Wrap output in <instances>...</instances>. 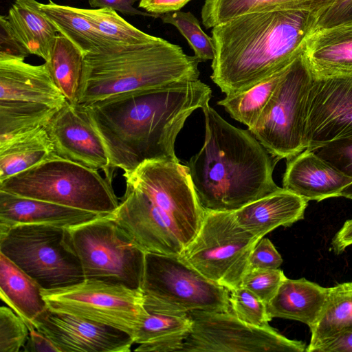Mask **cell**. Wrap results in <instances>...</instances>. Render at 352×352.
Listing matches in <instances>:
<instances>
[{"label": "cell", "mask_w": 352, "mask_h": 352, "mask_svg": "<svg viewBox=\"0 0 352 352\" xmlns=\"http://www.w3.org/2000/svg\"><path fill=\"white\" fill-rule=\"evenodd\" d=\"M211 97L210 87L198 78L84 105L104 144L112 171L125 173L146 160L179 162L175 153L177 136L192 113Z\"/></svg>", "instance_id": "1"}, {"label": "cell", "mask_w": 352, "mask_h": 352, "mask_svg": "<svg viewBox=\"0 0 352 352\" xmlns=\"http://www.w3.org/2000/svg\"><path fill=\"white\" fill-rule=\"evenodd\" d=\"M318 16L307 10L259 12L215 25L211 79L233 95L283 69L303 53Z\"/></svg>", "instance_id": "2"}, {"label": "cell", "mask_w": 352, "mask_h": 352, "mask_svg": "<svg viewBox=\"0 0 352 352\" xmlns=\"http://www.w3.org/2000/svg\"><path fill=\"white\" fill-rule=\"evenodd\" d=\"M201 109L204 143L187 166L203 208L235 211L278 190L276 162L250 131L226 122L209 102Z\"/></svg>", "instance_id": "3"}, {"label": "cell", "mask_w": 352, "mask_h": 352, "mask_svg": "<svg viewBox=\"0 0 352 352\" xmlns=\"http://www.w3.org/2000/svg\"><path fill=\"white\" fill-rule=\"evenodd\" d=\"M197 57L164 38L144 44L120 45L84 56L78 103L91 104L124 94L196 80Z\"/></svg>", "instance_id": "4"}, {"label": "cell", "mask_w": 352, "mask_h": 352, "mask_svg": "<svg viewBox=\"0 0 352 352\" xmlns=\"http://www.w3.org/2000/svg\"><path fill=\"white\" fill-rule=\"evenodd\" d=\"M0 190L104 215L120 204L98 170L56 154L0 182Z\"/></svg>", "instance_id": "5"}, {"label": "cell", "mask_w": 352, "mask_h": 352, "mask_svg": "<svg viewBox=\"0 0 352 352\" xmlns=\"http://www.w3.org/2000/svg\"><path fill=\"white\" fill-rule=\"evenodd\" d=\"M140 290L148 313L188 315L194 311L230 310L229 291L179 255L146 253Z\"/></svg>", "instance_id": "6"}, {"label": "cell", "mask_w": 352, "mask_h": 352, "mask_svg": "<svg viewBox=\"0 0 352 352\" xmlns=\"http://www.w3.org/2000/svg\"><path fill=\"white\" fill-rule=\"evenodd\" d=\"M0 253L32 278L42 289L72 285L85 279L66 228L22 224L0 233Z\"/></svg>", "instance_id": "7"}, {"label": "cell", "mask_w": 352, "mask_h": 352, "mask_svg": "<svg viewBox=\"0 0 352 352\" xmlns=\"http://www.w3.org/2000/svg\"><path fill=\"white\" fill-rule=\"evenodd\" d=\"M66 230L68 242L80 260L85 278L140 289L146 252L111 214Z\"/></svg>", "instance_id": "8"}, {"label": "cell", "mask_w": 352, "mask_h": 352, "mask_svg": "<svg viewBox=\"0 0 352 352\" xmlns=\"http://www.w3.org/2000/svg\"><path fill=\"white\" fill-rule=\"evenodd\" d=\"M236 221L234 211L205 210L195 238L179 254L210 281L228 291L241 286L251 252L260 240Z\"/></svg>", "instance_id": "9"}, {"label": "cell", "mask_w": 352, "mask_h": 352, "mask_svg": "<svg viewBox=\"0 0 352 352\" xmlns=\"http://www.w3.org/2000/svg\"><path fill=\"white\" fill-rule=\"evenodd\" d=\"M313 77L300 54L285 68L260 118L248 129L276 162L306 149V105Z\"/></svg>", "instance_id": "10"}, {"label": "cell", "mask_w": 352, "mask_h": 352, "mask_svg": "<svg viewBox=\"0 0 352 352\" xmlns=\"http://www.w3.org/2000/svg\"><path fill=\"white\" fill-rule=\"evenodd\" d=\"M41 293L50 310L118 329L133 339L149 314L140 289L99 279Z\"/></svg>", "instance_id": "11"}, {"label": "cell", "mask_w": 352, "mask_h": 352, "mask_svg": "<svg viewBox=\"0 0 352 352\" xmlns=\"http://www.w3.org/2000/svg\"><path fill=\"white\" fill-rule=\"evenodd\" d=\"M123 177L144 192L176 229L186 247L195 238L205 210L199 203L187 166L179 162L146 160Z\"/></svg>", "instance_id": "12"}, {"label": "cell", "mask_w": 352, "mask_h": 352, "mask_svg": "<svg viewBox=\"0 0 352 352\" xmlns=\"http://www.w3.org/2000/svg\"><path fill=\"white\" fill-rule=\"evenodd\" d=\"M190 332L181 352H303L306 344L290 340L269 326L248 324L231 311H194Z\"/></svg>", "instance_id": "13"}, {"label": "cell", "mask_w": 352, "mask_h": 352, "mask_svg": "<svg viewBox=\"0 0 352 352\" xmlns=\"http://www.w3.org/2000/svg\"><path fill=\"white\" fill-rule=\"evenodd\" d=\"M313 76L306 105L307 149L352 135V73Z\"/></svg>", "instance_id": "14"}, {"label": "cell", "mask_w": 352, "mask_h": 352, "mask_svg": "<svg viewBox=\"0 0 352 352\" xmlns=\"http://www.w3.org/2000/svg\"><path fill=\"white\" fill-rule=\"evenodd\" d=\"M45 129L57 155L92 169L102 170L106 178L112 182L113 172L107 151L84 104L67 100Z\"/></svg>", "instance_id": "15"}, {"label": "cell", "mask_w": 352, "mask_h": 352, "mask_svg": "<svg viewBox=\"0 0 352 352\" xmlns=\"http://www.w3.org/2000/svg\"><path fill=\"white\" fill-rule=\"evenodd\" d=\"M111 215L146 253L179 255L185 248L169 220L144 192L129 183Z\"/></svg>", "instance_id": "16"}, {"label": "cell", "mask_w": 352, "mask_h": 352, "mask_svg": "<svg viewBox=\"0 0 352 352\" xmlns=\"http://www.w3.org/2000/svg\"><path fill=\"white\" fill-rule=\"evenodd\" d=\"M34 328L59 352H129L134 344L122 330L49 309L38 318Z\"/></svg>", "instance_id": "17"}, {"label": "cell", "mask_w": 352, "mask_h": 352, "mask_svg": "<svg viewBox=\"0 0 352 352\" xmlns=\"http://www.w3.org/2000/svg\"><path fill=\"white\" fill-rule=\"evenodd\" d=\"M352 179L333 168L311 150L287 159L283 185L307 201L341 197Z\"/></svg>", "instance_id": "18"}, {"label": "cell", "mask_w": 352, "mask_h": 352, "mask_svg": "<svg viewBox=\"0 0 352 352\" xmlns=\"http://www.w3.org/2000/svg\"><path fill=\"white\" fill-rule=\"evenodd\" d=\"M0 100L32 102L60 109L67 101L45 63L0 59Z\"/></svg>", "instance_id": "19"}, {"label": "cell", "mask_w": 352, "mask_h": 352, "mask_svg": "<svg viewBox=\"0 0 352 352\" xmlns=\"http://www.w3.org/2000/svg\"><path fill=\"white\" fill-rule=\"evenodd\" d=\"M104 215L0 190V233L22 224L69 228Z\"/></svg>", "instance_id": "20"}, {"label": "cell", "mask_w": 352, "mask_h": 352, "mask_svg": "<svg viewBox=\"0 0 352 352\" xmlns=\"http://www.w3.org/2000/svg\"><path fill=\"white\" fill-rule=\"evenodd\" d=\"M307 199L280 188L234 211L240 226L261 239L278 227H288L304 219Z\"/></svg>", "instance_id": "21"}, {"label": "cell", "mask_w": 352, "mask_h": 352, "mask_svg": "<svg viewBox=\"0 0 352 352\" xmlns=\"http://www.w3.org/2000/svg\"><path fill=\"white\" fill-rule=\"evenodd\" d=\"M302 54L314 76L352 73V21L315 30Z\"/></svg>", "instance_id": "22"}, {"label": "cell", "mask_w": 352, "mask_h": 352, "mask_svg": "<svg viewBox=\"0 0 352 352\" xmlns=\"http://www.w3.org/2000/svg\"><path fill=\"white\" fill-rule=\"evenodd\" d=\"M328 292L329 287L304 278H286L266 305L267 312L271 319L280 318L300 321L310 329L322 312Z\"/></svg>", "instance_id": "23"}, {"label": "cell", "mask_w": 352, "mask_h": 352, "mask_svg": "<svg viewBox=\"0 0 352 352\" xmlns=\"http://www.w3.org/2000/svg\"><path fill=\"white\" fill-rule=\"evenodd\" d=\"M40 285L2 253H0L1 298L27 324L35 329L36 320L48 309Z\"/></svg>", "instance_id": "24"}, {"label": "cell", "mask_w": 352, "mask_h": 352, "mask_svg": "<svg viewBox=\"0 0 352 352\" xmlns=\"http://www.w3.org/2000/svg\"><path fill=\"white\" fill-rule=\"evenodd\" d=\"M36 0H14L6 16L21 44L30 54L47 60L57 30Z\"/></svg>", "instance_id": "25"}, {"label": "cell", "mask_w": 352, "mask_h": 352, "mask_svg": "<svg viewBox=\"0 0 352 352\" xmlns=\"http://www.w3.org/2000/svg\"><path fill=\"white\" fill-rule=\"evenodd\" d=\"M335 0H205L201 16L206 28L238 16L276 10H307L320 14Z\"/></svg>", "instance_id": "26"}, {"label": "cell", "mask_w": 352, "mask_h": 352, "mask_svg": "<svg viewBox=\"0 0 352 352\" xmlns=\"http://www.w3.org/2000/svg\"><path fill=\"white\" fill-rule=\"evenodd\" d=\"M40 8L60 34L77 47L83 55L103 53L123 45L104 38L78 10V8L57 4L52 0Z\"/></svg>", "instance_id": "27"}, {"label": "cell", "mask_w": 352, "mask_h": 352, "mask_svg": "<svg viewBox=\"0 0 352 352\" xmlns=\"http://www.w3.org/2000/svg\"><path fill=\"white\" fill-rule=\"evenodd\" d=\"M352 331V282L329 287L322 312L310 329L311 340L307 352H315L341 334Z\"/></svg>", "instance_id": "28"}, {"label": "cell", "mask_w": 352, "mask_h": 352, "mask_svg": "<svg viewBox=\"0 0 352 352\" xmlns=\"http://www.w3.org/2000/svg\"><path fill=\"white\" fill-rule=\"evenodd\" d=\"M54 154L45 127L0 142V182Z\"/></svg>", "instance_id": "29"}, {"label": "cell", "mask_w": 352, "mask_h": 352, "mask_svg": "<svg viewBox=\"0 0 352 352\" xmlns=\"http://www.w3.org/2000/svg\"><path fill=\"white\" fill-rule=\"evenodd\" d=\"M84 55L70 41L57 34L45 63L58 89L72 104L78 103Z\"/></svg>", "instance_id": "30"}, {"label": "cell", "mask_w": 352, "mask_h": 352, "mask_svg": "<svg viewBox=\"0 0 352 352\" xmlns=\"http://www.w3.org/2000/svg\"><path fill=\"white\" fill-rule=\"evenodd\" d=\"M58 109L37 102L0 100V142L45 127Z\"/></svg>", "instance_id": "31"}, {"label": "cell", "mask_w": 352, "mask_h": 352, "mask_svg": "<svg viewBox=\"0 0 352 352\" xmlns=\"http://www.w3.org/2000/svg\"><path fill=\"white\" fill-rule=\"evenodd\" d=\"M286 67L245 91L226 95L217 104L223 107L232 118L245 124L248 129H252L269 102Z\"/></svg>", "instance_id": "32"}, {"label": "cell", "mask_w": 352, "mask_h": 352, "mask_svg": "<svg viewBox=\"0 0 352 352\" xmlns=\"http://www.w3.org/2000/svg\"><path fill=\"white\" fill-rule=\"evenodd\" d=\"M107 39L117 45H138L150 43L159 37L145 33L130 24L110 8H78Z\"/></svg>", "instance_id": "33"}, {"label": "cell", "mask_w": 352, "mask_h": 352, "mask_svg": "<svg viewBox=\"0 0 352 352\" xmlns=\"http://www.w3.org/2000/svg\"><path fill=\"white\" fill-rule=\"evenodd\" d=\"M192 325L188 315L149 313L138 330L133 342L141 344L176 336H188Z\"/></svg>", "instance_id": "34"}, {"label": "cell", "mask_w": 352, "mask_h": 352, "mask_svg": "<svg viewBox=\"0 0 352 352\" xmlns=\"http://www.w3.org/2000/svg\"><path fill=\"white\" fill-rule=\"evenodd\" d=\"M160 18L163 23L170 24L179 30L201 62L213 60L214 47L212 37L204 32L192 13L179 10L161 15Z\"/></svg>", "instance_id": "35"}, {"label": "cell", "mask_w": 352, "mask_h": 352, "mask_svg": "<svg viewBox=\"0 0 352 352\" xmlns=\"http://www.w3.org/2000/svg\"><path fill=\"white\" fill-rule=\"evenodd\" d=\"M231 312L241 320L258 327H267L272 320L266 304L256 295L240 286L229 291Z\"/></svg>", "instance_id": "36"}, {"label": "cell", "mask_w": 352, "mask_h": 352, "mask_svg": "<svg viewBox=\"0 0 352 352\" xmlns=\"http://www.w3.org/2000/svg\"><path fill=\"white\" fill-rule=\"evenodd\" d=\"M309 150L333 168L352 179V135ZM341 197L352 199V184L342 191Z\"/></svg>", "instance_id": "37"}, {"label": "cell", "mask_w": 352, "mask_h": 352, "mask_svg": "<svg viewBox=\"0 0 352 352\" xmlns=\"http://www.w3.org/2000/svg\"><path fill=\"white\" fill-rule=\"evenodd\" d=\"M30 330L10 307L0 308V352H19L28 340Z\"/></svg>", "instance_id": "38"}, {"label": "cell", "mask_w": 352, "mask_h": 352, "mask_svg": "<svg viewBox=\"0 0 352 352\" xmlns=\"http://www.w3.org/2000/svg\"><path fill=\"white\" fill-rule=\"evenodd\" d=\"M286 278L278 268L250 269L243 277L241 286L253 292L267 305Z\"/></svg>", "instance_id": "39"}, {"label": "cell", "mask_w": 352, "mask_h": 352, "mask_svg": "<svg viewBox=\"0 0 352 352\" xmlns=\"http://www.w3.org/2000/svg\"><path fill=\"white\" fill-rule=\"evenodd\" d=\"M283 258L267 238H261L253 248L249 261L250 269H278Z\"/></svg>", "instance_id": "40"}, {"label": "cell", "mask_w": 352, "mask_h": 352, "mask_svg": "<svg viewBox=\"0 0 352 352\" xmlns=\"http://www.w3.org/2000/svg\"><path fill=\"white\" fill-rule=\"evenodd\" d=\"M30 53L14 33L6 16H0V59L25 60Z\"/></svg>", "instance_id": "41"}, {"label": "cell", "mask_w": 352, "mask_h": 352, "mask_svg": "<svg viewBox=\"0 0 352 352\" xmlns=\"http://www.w3.org/2000/svg\"><path fill=\"white\" fill-rule=\"evenodd\" d=\"M352 21V0H335L318 15L316 30L331 28Z\"/></svg>", "instance_id": "42"}, {"label": "cell", "mask_w": 352, "mask_h": 352, "mask_svg": "<svg viewBox=\"0 0 352 352\" xmlns=\"http://www.w3.org/2000/svg\"><path fill=\"white\" fill-rule=\"evenodd\" d=\"M140 0H88V3L92 8H110L125 15L160 17L158 15L143 12L134 8V3Z\"/></svg>", "instance_id": "43"}, {"label": "cell", "mask_w": 352, "mask_h": 352, "mask_svg": "<svg viewBox=\"0 0 352 352\" xmlns=\"http://www.w3.org/2000/svg\"><path fill=\"white\" fill-rule=\"evenodd\" d=\"M191 0H140L138 7L151 14L161 16L180 10Z\"/></svg>", "instance_id": "44"}, {"label": "cell", "mask_w": 352, "mask_h": 352, "mask_svg": "<svg viewBox=\"0 0 352 352\" xmlns=\"http://www.w3.org/2000/svg\"><path fill=\"white\" fill-rule=\"evenodd\" d=\"M186 336H176L153 342L141 344L134 351L140 352H181Z\"/></svg>", "instance_id": "45"}, {"label": "cell", "mask_w": 352, "mask_h": 352, "mask_svg": "<svg viewBox=\"0 0 352 352\" xmlns=\"http://www.w3.org/2000/svg\"><path fill=\"white\" fill-rule=\"evenodd\" d=\"M23 352H59L56 345L45 335L36 329L30 330L28 340L23 346Z\"/></svg>", "instance_id": "46"}, {"label": "cell", "mask_w": 352, "mask_h": 352, "mask_svg": "<svg viewBox=\"0 0 352 352\" xmlns=\"http://www.w3.org/2000/svg\"><path fill=\"white\" fill-rule=\"evenodd\" d=\"M331 248L336 254H342L352 245V219L344 222L331 241Z\"/></svg>", "instance_id": "47"}, {"label": "cell", "mask_w": 352, "mask_h": 352, "mask_svg": "<svg viewBox=\"0 0 352 352\" xmlns=\"http://www.w3.org/2000/svg\"><path fill=\"white\" fill-rule=\"evenodd\" d=\"M315 352H352V331L341 334L318 348Z\"/></svg>", "instance_id": "48"}]
</instances>
